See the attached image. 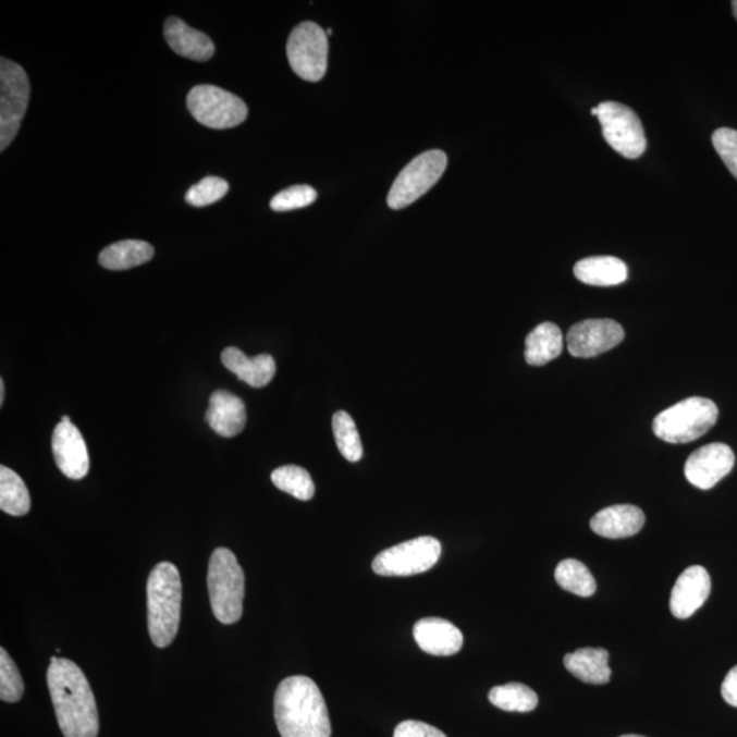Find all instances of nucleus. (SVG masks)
Listing matches in <instances>:
<instances>
[{
  "mask_svg": "<svg viewBox=\"0 0 737 737\" xmlns=\"http://www.w3.org/2000/svg\"><path fill=\"white\" fill-rule=\"evenodd\" d=\"M207 422L222 438H235L244 430L247 419L246 406L241 397L229 391L213 392L206 414Z\"/></svg>",
  "mask_w": 737,
  "mask_h": 737,
  "instance_id": "obj_18",
  "label": "nucleus"
},
{
  "mask_svg": "<svg viewBox=\"0 0 737 737\" xmlns=\"http://www.w3.org/2000/svg\"><path fill=\"white\" fill-rule=\"evenodd\" d=\"M621 737H644V736H639V735H624V736H621Z\"/></svg>",
  "mask_w": 737,
  "mask_h": 737,
  "instance_id": "obj_39",
  "label": "nucleus"
},
{
  "mask_svg": "<svg viewBox=\"0 0 737 737\" xmlns=\"http://www.w3.org/2000/svg\"><path fill=\"white\" fill-rule=\"evenodd\" d=\"M597 114H599V109H597V107H594V109H591V115L597 116Z\"/></svg>",
  "mask_w": 737,
  "mask_h": 737,
  "instance_id": "obj_38",
  "label": "nucleus"
},
{
  "mask_svg": "<svg viewBox=\"0 0 737 737\" xmlns=\"http://www.w3.org/2000/svg\"><path fill=\"white\" fill-rule=\"evenodd\" d=\"M643 511L631 504L612 505L601 509L590 521L597 536L618 540L638 535L644 526Z\"/></svg>",
  "mask_w": 737,
  "mask_h": 737,
  "instance_id": "obj_17",
  "label": "nucleus"
},
{
  "mask_svg": "<svg viewBox=\"0 0 737 737\" xmlns=\"http://www.w3.org/2000/svg\"><path fill=\"white\" fill-rule=\"evenodd\" d=\"M222 363L236 378L253 389H262L271 383L277 373V363L268 354L249 358L236 347H228L222 353Z\"/></svg>",
  "mask_w": 737,
  "mask_h": 737,
  "instance_id": "obj_20",
  "label": "nucleus"
},
{
  "mask_svg": "<svg viewBox=\"0 0 737 737\" xmlns=\"http://www.w3.org/2000/svg\"><path fill=\"white\" fill-rule=\"evenodd\" d=\"M489 701L505 712H532L537 708L538 697L530 687L520 683L498 686L489 692Z\"/></svg>",
  "mask_w": 737,
  "mask_h": 737,
  "instance_id": "obj_26",
  "label": "nucleus"
},
{
  "mask_svg": "<svg viewBox=\"0 0 737 737\" xmlns=\"http://www.w3.org/2000/svg\"><path fill=\"white\" fill-rule=\"evenodd\" d=\"M52 454L58 469L70 480H83L89 472L88 449L72 419L62 417L52 434Z\"/></svg>",
  "mask_w": 737,
  "mask_h": 737,
  "instance_id": "obj_14",
  "label": "nucleus"
},
{
  "mask_svg": "<svg viewBox=\"0 0 737 737\" xmlns=\"http://www.w3.org/2000/svg\"><path fill=\"white\" fill-rule=\"evenodd\" d=\"M0 508L13 516H24L30 509V496L23 478L7 466L0 467Z\"/></svg>",
  "mask_w": 737,
  "mask_h": 737,
  "instance_id": "obj_25",
  "label": "nucleus"
},
{
  "mask_svg": "<svg viewBox=\"0 0 737 737\" xmlns=\"http://www.w3.org/2000/svg\"><path fill=\"white\" fill-rule=\"evenodd\" d=\"M317 198V192L308 185H297L278 193L272 198L271 208L277 212L294 211V209L309 207Z\"/></svg>",
  "mask_w": 737,
  "mask_h": 737,
  "instance_id": "obj_32",
  "label": "nucleus"
},
{
  "mask_svg": "<svg viewBox=\"0 0 737 737\" xmlns=\"http://www.w3.org/2000/svg\"><path fill=\"white\" fill-rule=\"evenodd\" d=\"M148 628L155 647H170L181 622L182 582L174 564L160 563L149 575Z\"/></svg>",
  "mask_w": 737,
  "mask_h": 737,
  "instance_id": "obj_3",
  "label": "nucleus"
},
{
  "mask_svg": "<svg viewBox=\"0 0 737 737\" xmlns=\"http://www.w3.org/2000/svg\"><path fill=\"white\" fill-rule=\"evenodd\" d=\"M449 159L443 150H428L412 160L397 175L389 193V207L403 209L432 189L443 176Z\"/></svg>",
  "mask_w": 737,
  "mask_h": 737,
  "instance_id": "obj_7",
  "label": "nucleus"
},
{
  "mask_svg": "<svg viewBox=\"0 0 737 737\" xmlns=\"http://www.w3.org/2000/svg\"><path fill=\"white\" fill-rule=\"evenodd\" d=\"M712 579L702 566H692L677 578L671 594V612L676 618L691 617L709 599Z\"/></svg>",
  "mask_w": 737,
  "mask_h": 737,
  "instance_id": "obj_15",
  "label": "nucleus"
},
{
  "mask_svg": "<svg viewBox=\"0 0 737 737\" xmlns=\"http://www.w3.org/2000/svg\"><path fill=\"white\" fill-rule=\"evenodd\" d=\"M563 352V333L553 322H542L526 337L525 358L531 366H542Z\"/></svg>",
  "mask_w": 737,
  "mask_h": 737,
  "instance_id": "obj_23",
  "label": "nucleus"
},
{
  "mask_svg": "<svg viewBox=\"0 0 737 737\" xmlns=\"http://www.w3.org/2000/svg\"><path fill=\"white\" fill-rule=\"evenodd\" d=\"M327 35H328V36L332 35V29H328V30H327Z\"/></svg>",
  "mask_w": 737,
  "mask_h": 737,
  "instance_id": "obj_40",
  "label": "nucleus"
},
{
  "mask_svg": "<svg viewBox=\"0 0 737 737\" xmlns=\"http://www.w3.org/2000/svg\"><path fill=\"white\" fill-rule=\"evenodd\" d=\"M274 721L282 737H331L324 697L306 676H292L274 693Z\"/></svg>",
  "mask_w": 737,
  "mask_h": 737,
  "instance_id": "obj_2",
  "label": "nucleus"
},
{
  "mask_svg": "<svg viewBox=\"0 0 737 737\" xmlns=\"http://www.w3.org/2000/svg\"><path fill=\"white\" fill-rule=\"evenodd\" d=\"M333 435H335L339 451L344 459L359 462L363 459L364 449L354 419L346 412H337L332 418Z\"/></svg>",
  "mask_w": 737,
  "mask_h": 737,
  "instance_id": "obj_29",
  "label": "nucleus"
},
{
  "mask_svg": "<svg viewBox=\"0 0 737 737\" xmlns=\"http://www.w3.org/2000/svg\"><path fill=\"white\" fill-rule=\"evenodd\" d=\"M47 683L63 736L98 737V707L89 681L79 666L53 655L47 672Z\"/></svg>",
  "mask_w": 737,
  "mask_h": 737,
  "instance_id": "obj_1",
  "label": "nucleus"
},
{
  "mask_svg": "<svg viewBox=\"0 0 737 737\" xmlns=\"http://www.w3.org/2000/svg\"><path fill=\"white\" fill-rule=\"evenodd\" d=\"M440 556L439 540L433 537H418L379 553L372 568L380 577H412L429 572Z\"/></svg>",
  "mask_w": 737,
  "mask_h": 737,
  "instance_id": "obj_9",
  "label": "nucleus"
},
{
  "mask_svg": "<svg viewBox=\"0 0 737 737\" xmlns=\"http://www.w3.org/2000/svg\"><path fill=\"white\" fill-rule=\"evenodd\" d=\"M555 578L562 589L579 597H591L595 593L597 584L593 575L582 562L566 558L558 563Z\"/></svg>",
  "mask_w": 737,
  "mask_h": 737,
  "instance_id": "obj_27",
  "label": "nucleus"
},
{
  "mask_svg": "<svg viewBox=\"0 0 737 737\" xmlns=\"http://www.w3.org/2000/svg\"><path fill=\"white\" fill-rule=\"evenodd\" d=\"M153 255V246L148 242L127 239L106 247L100 253L99 262L110 271H125L152 260Z\"/></svg>",
  "mask_w": 737,
  "mask_h": 737,
  "instance_id": "obj_24",
  "label": "nucleus"
},
{
  "mask_svg": "<svg viewBox=\"0 0 737 737\" xmlns=\"http://www.w3.org/2000/svg\"><path fill=\"white\" fill-rule=\"evenodd\" d=\"M187 109L197 122L209 128L239 126L247 118L245 101L213 85H197L187 95Z\"/></svg>",
  "mask_w": 737,
  "mask_h": 737,
  "instance_id": "obj_8",
  "label": "nucleus"
},
{
  "mask_svg": "<svg viewBox=\"0 0 737 737\" xmlns=\"http://www.w3.org/2000/svg\"><path fill=\"white\" fill-rule=\"evenodd\" d=\"M718 407L707 397H688L661 412L653 421L654 434L671 444H686L702 438L714 427Z\"/></svg>",
  "mask_w": 737,
  "mask_h": 737,
  "instance_id": "obj_5",
  "label": "nucleus"
},
{
  "mask_svg": "<svg viewBox=\"0 0 737 737\" xmlns=\"http://www.w3.org/2000/svg\"><path fill=\"white\" fill-rule=\"evenodd\" d=\"M724 701L730 707L737 708V665L726 675L723 686H721Z\"/></svg>",
  "mask_w": 737,
  "mask_h": 737,
  "instance_id": "obj_35",
  "label": "nucleus"
},
{
  "mask_svg": "<svg viewBox=\"0 0 737 737\" xmlns=\"http://www.w3.org/2000/svg\"><path fill=\"white\" fill-rule=\"evenodd\" d=\"M230 189L228 181L218 176L204 177L186 193L185 200L193 207L202 208L222 200Z\"/></svg>",
  "mask_w": 737,
  "mask_h": 737,
  "instance_id": "obj_31",
  "label": "nucleus"
},
{
  "mask_svg": "<svg viewBox=\"0 0 737 737\" xmlns=\"http://www.w3.org/2000/svg\"><path fill=\"white\" fill-rule=\"evenodd\" d=\"M413 635L425 653L441 658L454 655L464 647L460 629L444 618H421L414 626Z\"/></svg>",
  "mask_w": 737,
  "mask_h": 737,
  "instance_id": "obj_16",
  "label": "nucleus"
},
{
  "mask_svg": "<svg viewBox=\"0 0 737 737\" xmlns=\"http://www.w3.org/2000/svg\"><path fill=\"white\" fill-rule=\"evenodd\" d=\"M732 10H734V14L737 20V0H734V2H732Z\"/></svg>",
  "mask_w": 737,
  "mask_h": 737,
  "instance_id": "obj_37",
  "label": "nucleus"
},
{
  "mask_svg": "<svg viewBox=\"0 0 737 737\" xmlns=\"http://www.w3.org/2000/svg\"><path fill=\"white\" fill-rule=\"evenodd\" d=\"M564 666L588 685H606L611 680L610 653L605 649L585 648L566 654Z\"/></svg>",
  "mask_w": 737,
  "mask_h": 737,
  "instance_id": "obj_22",
  "label": "nucleus"
},
{
  "mask_svg": "<svg viewBox=\"0 0 737 737\" xmlns=\"http://www.w3.org/2000/svg\"><path fill=\"white\" fill-rule=\"evenodd\" d=\"M624 330L610 319H591L572 327L567 335L569 354L577 358H593L621 344Z\"/></svg>",
  "mask_w": 737,
  "mask_h": 737,
  "instance_id": "obj_12",
  "label": "nucleus"
},
{
  "mask_svg": "<svg viewBox=\"0 0 737 737\" xmlns=\"http://www.w3.org/2000/svg\"><path fill=\"white\" fill-rule=\"evenodd\" d=\"M574 274L589 286L611 287L627 281L628 268L617 257H588L575 263Z\"/></svg>",
  "mask_w": 737,
  "mask_h": 737,
  "instance_id": "obj_21",
  "label": "nucleus"
},
{
  "mask_svg": "<svg viewBox=\"0 0 737 737\" xmlns=\"http://www.w3.org/2000/svg\"><path fill=\"white\" fill-rule=\"evenodd\" d=\"M735 466V454L729 445L713 443L692 452L685 466L687 481L709 491L729 475Z\"/></svg>",
  "mask_w": 737,
  "mask_h": 737,
  "instance_id": "obj_13",
  "label": "nucleus"
},
{
  "mask_svg": "<svg viewBox=\"0 0 737 737\" xmlns=\"http://www.w3.org/2000/svg\"><path fill=\"white\" fill-rule=\"evenodd\" d=\"M164 39L172 51L192 61L207 62L214 56L213 41L177 17L165 20Z\"/></svg>",
  "mask_w": 737,
  "mask_h": 737,
  "instance_id": "obj_19",
  "label": "nucleus"
},
{
  "mask_svg": "<svg viewBox=\"0 0 737 737\" xmlns=\"http://www.w3.org/2000/svg\"><path fill=\"white\" fill-rule=\"evenodd\" d=\"M394 737H446L434 726L422 721L407 720L396 726Z\"/></svg>",
  "mask_w": 737,
  "mask_h": 737,
  "instance_id": "obj_34",
  "label": "nucleus"
},
{
  "mask_svg": "<svg viewBox=\"0 0 737 737\" xmlns=\"http://www.w3.org/2000/svg\"><path fill=\"white\" fill-rule=\"evenodd\" d=\"M712 143L730 174L737 180V131L729 127L717 128L713 133Z\"/></svg>",
  "mask_w": 737,
  "mask_h": 737,
  "instance_id": "obj_33",
  "label": "nucleus"
},
{
  "mask_svg": "<svg viewBox=\"0 0 737 737\" xmlns=\"http://www.w3.org/2000/svg\"><path fill=\"white\" fill-rule=\"evenodd\" d=\"M273 486L282 492L292 494L295 499L308 502L314 499L316 487L308 471L299 466H283L274 470L271 476Z\"/></svg>",
  "mask_w": 737,
  "mask_h": 737,
  "instance_id": "obj_28",
  "label": "nucleus"
},
{
  "mask_svg": "<svg viewBox=\"0 0 737 737\" xmlns=\"http://www.w3.org/2000/svg\"><path fill=\"white\" fill-rule=\"evenodd\" d=\"M4 394H7V389H4V381L0 380V405L3 406Z\"/></svg>",
  "mask_w": 737,
  "mask_h": 737,
  "instance_id": "obj_36",
  "label": "nucleus"
},
{
  "mask_svg": "<svg viewBox=\"0 0 737 737\" xmlns=\"http://www.w3.org/2000/svg\"><path fill=\"white\" fill-rule=\"evenodd\" d=\"M208 590L214 617L223 624L239 622L244 613L245 574L228 548H218L212 553Z\"/></svg>",
  "mask_w": 737,
  "mask_h": 737,
  "instance_id": "obj_4",
  "label": "nucleus"
},
{
  "mask_svg": "<svg viewBox=\"0 0 737 737\" xmlns=\"http://www.w3.org/2000/svg\"><path fill=\"white\" fill-rule=\"evenodd\" d=\"M290 66L298 77L317 83L327 73L328 35L315 23H303L294 28L287 41Z\"/></svg>",
  "mask_w": 737,
  "mask_h": 737,
  "instance_id": "obj_11",
  "label": "nucleus"
},
{
  "mask_svg": "<svg viewBox=\"0 0 737 737\" xmlns=\"http://www.w3.org/2000/svg\"><path fill=\"white\" fill-rule=\"evenodd\" d=\"M602 136L612 149L627 159H638L647 150V136L637 112L616 101L597 106Z\"/></svg>",
  "mask_w": 737,
  "mask_h": 737,
  "instance_id": "obj_10",
  "label": "nucleus"
},
{
  "mask_svg": "<svg viewBox=\"0 0 737 737\" xmlns=\"http://www.w3.org/2000/svg\"><path fill=\"white\" fill-rule=\"evenodd\" d=\"M30 85L20 64L0 59V150L14 142L28 110Z\"/></svg>",
  "mask_w": 737,
  "mask_h": 737,
  "instance_id": "obj_6",
  "label": "nucleus"
},
{
  "mask_svg": "<svg viewBox=\"0 0 737 737\" xmlns=\"http://www.w3.org/2000/svg\"><path fill=\"white\" fill-rule=\"evenodd\" d=\"M24 696V681L17 665L7 650L0 649V698L3 702H19Z\"/></svg>",
  "mask_w": 737,
  "mask_h": 737,
  "instance_id": "obj_30",
  "label": "nucleus"
}]
</instances>
